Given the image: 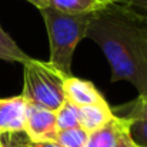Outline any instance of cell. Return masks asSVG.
<instances>
[{"label": "cell", "instance_id": "6da1fadb", "mask_svg": "<svg viewBox=\"0 0 147 147\" xmlns=\"http://www.w3.org/2000/svg\"><path fill=\"white\" fill-rule=\"evenodd\" d=\"M86 37L103 50L111 83L129 82L139 96L147 94V13L123 3H107L92 13Z\"/></svg>", "mask_w": 147, "mask_h": 147}, {"label": "cell", "instance_id": "7a4b0ae2", "mask_svg": "<svg viewBox=\"0 0 147 147\" xmlns=\"http://www.w3.org/2000/svg\"><path fill=\"white\" fill-rule=\"evenodd\" d=\"M40 13L49 34V63L54 66L63 76L70 77L73 76L71 60H73L74 50L80 43V40L86 37L92 13L66 14L50 6L40 9Z\"/></svg>", "mask_w": 147, "mask_h": 147}, {"label": "cell", "instance_id": "3957f363", "mask_svg": "<svg viewBox=\"0 0 147 147\" xmlns=\"http://www.w3.org/2000/svg\"><path fill=\"white\" fill-rule=\"evenodd\" d=\"M23 92L22 96L26 103L56 111L64 101L63 76L49 61L29 59L23 63Z\"/></svg>", "mask_w": 147, "mask_h": 147}, {"label": "cell", "instance_id": "277c9868", "mask_svg": "<svg viewBox=\"0 0 147 147\" xmlns=\"http://www.w3.org/2000/svg\"><path fill=\"white\" fill-rule=\"evenodd\" d=\"M56 113L46 109L29 104L26 106L24 133L30 142H54L57 134Z\"/></svg>", "mask_w": 147, "mask_h": 147}, {"label": "cell", "instance_id": "5b68a950", "mask_svg": "<svg viewBox=\"0 0 147 147\" xmlns=\"http://www.w3.org/2000/svg\"><path fill=\"white\" fill-rule=\"evenodd\" d=\"M86 147H134L126 119L114 114L103 127L90 133Z\"/></svg>", "mask_w": 147, "mask_h": 147}, {"label": "cell", "instance_id": "8992f818", "mask_svg": "<svg viewBox=\"0 0 147 147\" xmlns=\"http://www.w3.org/2000/svg\"><path fill=\"white\" fill-rule=\"evenodd\" d=\"M26 100L23 96L0 98V134L24 131Z\"/></svg>", "mask_w": 147, "mask_h": 147}, {"label": "cell", "instance_id": "52a82bcc", "mask_svg": "<svg viewBox=\"0 0 147 147\" xmlns=\"http://www.w3.org/2000/svg\"><path fill=\"white\" fill-rule=\"evenodd\" d=\"M63 92H64L66 101L71 103L76 107H83V106L104 101V97L100 94V92L94 87L92 82L74 76L64 79Z\"/></svg>", "mask_w": 147, "mask_h": 147}, {"label": "cell", "instance_id": "ba28073f", "mask_svg": "<svg viewBox=\"0 0 147 147\" xmlns=\"http://www.w3.org/2000/svg\"><path fill=\"white\" fill-rule=\"evenodd\" d=\"M124 119L134 147H147V94L137 97Z\"/></svg>", "mask_w": 147, "mask_h": 147}, {"label": "cell", "instance_id": "9c48e42d", "mask_svg": "<svg viewBox=\"0 0 147 147\" xmlns=\"http://www.w3.org/2000/svg\"><path fill=\"white\" fill-rule=\"evenodd\" d=\"M113 116L114 113L106 100L101 103L79 107V124L89 134L103 127Z\"/></svg>", "mask_w": 147, "mask_h": 147}, {"label": "cell", "instance_id": "30bf717a", "mask_svg": "<svg viewBox=\"0 0 147 147\" xmlns=\"http://www.w3.org/2000/svg\"><path fill=\"white\" fill-rule=\"evenodd\" d=\"M106 4L100 0H49L47 6L66 14H87L97 11Z\"/></svg>", "mask_w": 147, "mask_h": 147}, {"label": "cell", "instance_id": "8fae6325", "mask_svg": "<svg viewBox=\"0 0 147 147\" xmlns=\"http://www.w3.org/2000/svg\"><path fill=\"white\" fill-rule=\"evenodd\" d=\"M30 57L17 46V43L3 30L0 26V60L14 61V63H26Z\"/></svg>", "mask_w": 147, "mask_h": 147}, {"label": "cell", "instance_id": "7c38bea8", "mask_svg": "<svg viewBox=\"0 0 147 147\" xmlns=\"http://www.w3.org/2000/svg\"><path fill=\"white\" fill-rule=\"evenodd\" d=\"M89 136L90 134L82 127L59 130L56 134L54 143L59 147H86Z\"/></svg>", "mask_w": 147, "mask_h": 147}, {"label": "cell", "instance_id": "4fadbf2b", "mask_svg": "<svg viewBox=\"0 0 147 147\" xmlns=\"http://www.w3.org/2000/svg\"><path fill=\"white\" fill-rule=\"evenodd\" d=\"M54 113H56L57 130L80 127V124H79V107L73 106L71 103L64 101Z\"/></svg>", "mask_w": 147, "mask_h": 147}, {"label": "cell", "instance_id": "5bb4252c", "mask_svg": "<svg viewBox=\"0 0 147 147\" xmlns=\"http://www.w3.org/2000/svg\"><path fill=\"white\" fill-rule=\"evenodd\" d=\"M30 139L24 131L17 133H1L0 134V147H29Z\"/></svg>", "mask_w": 147, "mask_h": 147}, {"label": "cell", "instance_id": "9a60e30c", "mask_svg": "<svg viewBox=\"0 0 147 147\" xmlns=\"http://www.w3.org/2000/svg\"><path fill=\"white\" fill-rule=\"evenodd\" d=\"M121 1L134 7V9H140L144 13H147V0H121Z\"/></svg>", "mask_w": 147, "mask_h": 147}, {"label": "cell", "instance_id": "2e32d148", "mask_svg": "<svg viewBox=\"0 0 147 147\" xmlns=\"http://www.w3.org/2000/svg\"><path fill=\"white\" fill-rule=\"evenodd\" d=\"M29 147H59L54 142H39V143H34V142H30Z\"/></svg>", "mask_w": 147, "mask_h": 147}, {"label": "cell", "instance_id": "e0dca14e", "mask_svg": "<svg viewBox=\"0 0 147 147\" xmlns=\"http://www.w3.org/2000/svg\"><path fill=\"white\" fill-rule=\"evenodd\" d=\"M26 1H30L32 4H34L39 10L40 9H43V7H46L47 4H49V0H26Z\"/></svg>", "mask_w": 147, "mask_h": 147}, {"label": "cell", "instance_id": "ac0fdd59", "mask_svg": "<svg viewBox=\"0 0 147 147\" xmlns=\"http://www.w3.org/2000/svg\"><path fill=\"white\" fill-rule=\"evenodd\" d=\"M107 3H113V1H121V0H106Z\"/></svg>", "mask_w": 147, "mask_h": 147}, {"label": "cell", "instance_id": "d6986e66", "mask_svg": "<svg viewBox=\"0 0 147 147\" xmlns=\"http://www.w3.org/2000/svg\"><path fill=\"white\" fill-rule=\"evenodd\" d=\"M100 1H103V3H107V1H106V0H100Z\"/></svg>", "mask_w": 147, "mask_h": 147}]
</instances>
